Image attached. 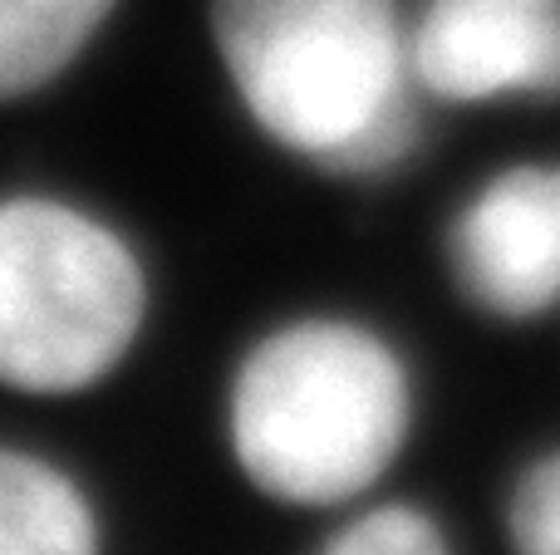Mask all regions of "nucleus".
I'll list each match as a JSON object with an SVG mask.
<instances>
[{"label": "nucleus", "mask_w": 560, "mask_h": 555, "mask_svg": "<svg viewBox=\"0 0 560 555\" xmlns=\"http://www.w3.org/2000/svg\"><path fill=\"white\" fill-rule=\"evenodd\" d=\"M212 29L276 143L335 173H384L413 153V69L394 0H212Z\"/></svg>", "instance_id": "obj_1"}, {"label": "nucleus", "mask_w": 560, "mask_h": 555, "mask_svg": "<svg viewBox=\"0 0 560 555\" xmlns=\"http://www.w3.org/2000/svg\"><path fill=\"white\" fill-rule=\"evenodd\" d=\"M404 433V369L354 324L280 330L236 374V462L266 497L295 507L354 497L394 462Z\"/></svg>", "instance_id": "obj_2"}, {"label": "nucleus", "mask_w": 560, "mask_h": 555, "mask_svg": "<svg viewBox=\"0 0 560 555\" xmlns=\"http://www.w3.org/2000/svg\"><path fill=\"white\" fill-rule=\"evenodd\" d=\"M143 324V271L98 222L59 202L0 206V383L74 393L104 379Z\"/></svg>", "instance_id": "obj_3"}, {"label": "nucleus", "mask_w": 560, "mask_h": 555, "mask_svg": "<svg viewBox=\"0 0 560 555\" xmlns=\"http://www.w3.org/2000/svg\"><path fill=\"white\" fill-rule=\"evenodd\" d=\"M408 69L453 104L560 94V0H428Z\"/></svg>", "instance_id": "obj_4"}, {"label": "nucleus", "mask_w": 560, "mask_h": 555, "mask_svg": "<svg viewBox=\"0 0 560 555\" xmlns=\"http://www.w3.org/2000/svg\"><path fill=\"white\" fill-rule=\"evenodd\" d=\"M453 271L467 300L532 320L560 300V167L502 173L453 226Z\"/></svg>", "instance_id": "obj_5"}, {"label": "nucleus", "mask_w": 560, "mask_h": 555, "mask_svg": "<svg viewBox=\"0 0 560 555\" xmlns=\"http://www.w3.org/2000/svg\"><path fill=\"white\" fill-rule=\"evenodd\" d=\"M0 555H94L84 497L20 452H0Z\"/></svg>", "instance_id": "obj_6"}, {"label": "nucleus", "mask_w": 560, "mask_h": 555, "mask_svg": "<svg viewBox=\"0 0 560 555\" xmlns=\"http://www.w3.org/2000/svg\"><path fill=\"white\" fill-rule=\"evenodd\" d=\"M114 0H0V98L35 94L89 45Z\"/></svg>", "instance_id": "obj_7"}, {"label": "nucleus", "mask_w": 560, "mask_h": 555, "mask_svg": "<svg viewBox=\"0 0 560 555\" xmlns=\"http://www.w3.org/2000/svg\"><path fill=\"white\" fill-rule=\"evenodd\" d=\"M319 555H447V546L423 511L384 507L345 527Z\"/></svg>", "instance_id": "obj_8"}, {"label": "nucleus", "mask_w": 560, "mask_h": 555, "mask_svg": "<svg viewBox=\"0 0 560 555\" xmlns=\"http://www.w3.org/2000/svg\"><path fill=\"white\" fill-rule=\"evenodd\" d=\"M516 555H560V458L536 462L512 497Z\"/></svg>", "instance_id": "obj_9"}]
</instances>
